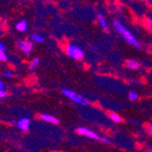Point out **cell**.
<instances>
[{
  "label": "cell",
  "mask_w": 152,
  "mask_h": 152,
  "mask_svg": "<svg viewBox=\"0 0 152 152\" xmlns=\"http://www.w3.org/2000/svg\"><path fill=\"white\" fill-rule=\"evenodd\" d=\"M137 98H139V95H137L136 92H130L129 94V99L130 100H136Z\"/></svg>",
  "instance_id": "5bb4252c"
},
{
  "label": "cell",
  "mask_w": 152,
  "mask_h": 152,
  "mask_svg": "<svg viewBox=\"0 0 152 152\" xmlns=\"http://www.w3.org/2000/svg\"><path fill=\"white\" fill-rule=\"evenodd\" d=\"M61 93L64 96H66V98H68L70 100H72L73 102H75L77 104H79L82 106H88L89 104L88 100L86 98H84L82 95L77 93L76 91H74L72 89L63 88V89H61Z\"/></svg>",
  "instance_id": "7a4b0ae2"
},
{
  "label": "cell",
  "mask_w": 152,
  "mask_h": 152,
  "mask_svg": "<svg viewBox=\"0 0 152 152\" xmlns=\"http://www.w3.org/2000/svg\"><path fill=\"white\" fill-rule=\"evenodd\" d=\"M5 77L6 78H11L12 77H13V73L12 72H10V71H7V72H6L5 73Z\"/></svg>",
  "instance_id": "ac0fdd59"
},
{
  "label": "cell",
  "mask_w": 152,
  "mask_h": 152,
  "mask_svg": "<svg viewBox=\"0 0 152 152\" xmlns=\"http://www.w3.org/2000/svg\"><path fill=\"white\" fill-rule=\"evenodd\" d=\"M77 133H78L79 135H82V136H85V137H90V139H93V140H100L106 144H109L110 143V140L107 139V137H102V136H99V134H96V132H94L93 130L88 129V128H84V127H79L76 129Z\"/></svg>",
  "instance_id": "3957f363"
},
{
  "label": "cell",
  "mask_w": 152,
  "mask_h": 152,
  "mask_svg": "<svg viewBox=\"0 0 152 152\" xmlns=\"http://www.w3.org/2000/svg\"><path fill=\"white\" fill-rule=\"evenodd\" d=\"M18 47L21 49L26 56H29L33 50V43L27 40H20L18 42Z\"/></svg>",
  "instance_id": "5b68a950"
},
{
  "label": "cell",
  "mask_w": 152,
  "mask_h": 152,
  "mask_svg": "<svg viewBox=\"0 0 152 152\" xmlns=\"http://www.w3.org/2000/svg\"><path fill=\"white\" fill-rule=\"evenodd\" d=\"M16 29L19 32H25L27 29V22L26 20H21L16 25Z\"/></svg>",
  "instance_id": "9c48e42d"
},
{
  "label": "cell",
  "mask_w": 152,
  "mask_h": 152,
  "mask_svg": "<svg viewBox=\"0 0 152 152\" xmlns=\"http://www.w3.org/2000/svg\"><path fill=\"white\" fill-rule=\"evenodd\" d=\"M17 125L18 127V129H20L23 131H28L29 128H30V119L27 118H20L18 122Z\"/></svg>",
  "instance_id": "8992f818"
},
{
  "label": "cell",
  "mask_w": 152,
  "mask_h": 152,
  "mask_svg": "<svg viewBox=\"0 0 152 152\" xmlns=\"http://www.w3.org/2000/svg\"><path fill=\"white\" fill-rule=\"evenodd\" d=\"M126 66L130 69H137L140 67V63L135 59H129L126 62Z\"/></svg>",
  "instance_id": "30bf717a"
},
{
  "label": "cell",
  "mask_w": 152,
  "mask_h": 152,
  "mask_svg": "<svg viewBox=\"0 0 152 152\" xmlns=\"http://www.w3.org/2000/svg\"><path fill=\"white\" fill-rule=\"evenodd\" d=\"M114 26H115V28L117 29V31L123 36V37L125 38V40L129 44H130L131 46H133V47H135L137 48H141L140 44L137 42V39L131 34V32L129 30H128L125 27V26H123L118 20L114 21Z\"/></svg>",
  "instance_id": "6da1fadb"
},
{
  "label": "cell",
  "mask_w": 152,
  "mask_h": 152,
  "mask_svg": "<svg viewBox=\"0 0 152 152\" xmlns=\"http://www.w3.org/2000/svg\"><path fill=\"white\" fill-rule=\"evenodd\" d=\"M66 52L70 58L77 59V60L82 59L83 58H84V52H83V50L79 47L73 45V44H69V45L66 46Z\"/></svg>",
  "instance_id": "277c9868"
},
{
  "label": "cell",
  "mask_w": 152,
  "mask_h": 152,
  "mask_svg": "<svg viewBox=\"0 0 152 152\" xmlns=\"http://www.w3.org/2000/svg\"><path fill=\"white\" fill-rule=\"evenodd\" d=\"M108 117H109V118L111 119L113 122H116V123H120V122H122L121 117H120L118 114L115 113V112H110V113L108 114Z\"/></svg>",
  "instance_id": "8fae6325"
},
{
  "label": "cell",
  "mask_w": 152,
  "mask_h": 152,
  "mask_svg": "<svg viewBox=\"0 0 152 152\" xmlns=\"http://www.w3.org/2000/svg\"><path fill=\"white\" fill-rule=\"evenodd\" d=\"M38 63H39V59L37 58H35L33 60H32V62H31V64L28 66V68H29V69H34V68L38 65Z\"/></svg>",
  "instance_id": "4fadbf2b"
},
{
  "label": "cell",
  "mask_w": 152,
  "mask_h": 152,
  "mask_svg": "<svg viewBox=\"0 0 152 152\" xmlns=\"http://www.w3.org/2000/svg\"><path fill=\"white\" fill-rule=\"evenodd\" d=\"M146 129H147L148 132L152 136V124H148V125L146 126Z\"/></svg>",
  "instance_id": "2e32d148"
},
{
  "label": "cell",
  "mask_w": 152,
  "mask_h": 152,
  "mask_svg": "<svg viewBox=\"0 0 152 152\" xmlns=\"http://www.w3.org/2000/svg\"><path fill=\"white\" fill-rule=\"evenodd\" d=\"M39 118L46 121V122H49V123H52V124H58V119L57 118L53 117L52 115H49V114H41L39 116Z\"/></svg>",
  "instance_id": "52a82bcc"
},
{
  "label": "cell",
  "mask_w": 152,
  "mask_h": 152,
  "mask_svg": "<svg viewBox=\"0 0 152 152\" xmlns=\"http://www.w3.org/2000/svg\"><path fill=\"white\" fill-rule=\"evenodd\" d=\"M7 96V92L6 90H0V98L3 99V98H5V96Z\"/></svg>",
  "instance_id": "e0dca14e"
},
{
  "label": "cell",
  "mask_w": 152,
  "mask_h": 152,
  "mask_svg": "<svg viewBox=\"0 0 152 152\" xmlns=\"http://www.w3.org/2000/svg\"><path fill=\"white\" fill-rule=\"evenodd\" d=\"M98 21H99V24L102 29H104V30L107 29V21L102 14H99L98 15Z\"/></svg>",
  "instance_id": "ba28073f"
},
{
  "label": "cell",
  "mask_w": 152,
  "mask_h": 152,
  "mask_svg": "<svg viewBox=\"0 0 152 152\" xmlns=\"http://www.w3.org/2000/svg\"><path fill=\"white\" fill-rule=\"evenodd\" d=\"M92 48H93L94 50H96V48H98V47H96V45H94V46H92Z\"/></svg>",
  "instance_id": "7402d4cb"
},
{
  "label": "cell",
  "mask_w": 152,
  "mask_h": 152,
  "mask_svg": "<svg viewBox=\"0 0 152 152\" xmlns=\"http://www.w3.org/2000/svg\"><path fill=\"white\" fill-rule=\"evenodd\" d=\"M147 25H148L149 27H151V26H152V20H151V19H147Z\"/></svg>",
  "instance_id": "ffe728a7"
},
{
  "label": "cell",
  "mask_w": 152,
  "mask_h": 152,
  "mask_svg": "<svg viewBox=\"0 0 152 152\" xmlns=\"http://www.w3.org/2000/svg\"><path fill=\"white\" fill-rule=\"evenodd\" d=\"M5 50H6V46L4 45L3 42H1V43H0V51L5 52Z\"/></svg>",
  "instance_id": "d6986e66"
},
{
  "label": "cell",
  "mask_w": 152,
  "mask_h": 152,
  "mask_svg": "<svg viewBox=\"0 0 152 152\" xmlns=\"http://www.w3.org/2000/svg\"><path fill=\"white\" fill-rule=\"evenodd\" d=\"M145 152H152V149H148V150H147V151H145Z\"/></svg>",
  "instance_id": "603a6c76"
},
{
  "label": "cell",
  "mask_w": 152,
  "mask_h": 152,
  "mask_svg": "<svg viewBox=\"0 0 152 152\" xmlns=\"http://www.w3.org/2000/svg\"><path fill=\"white\" fill-rule=\"evenodd\" d=\"M0 60L2 62H6L7 60V54L3 51H0Z\"/></svg>",
  "instance_id": "9a60e30c"
},
{
  "label": "cell",
  "mask_w": 152,
  "mask_h": 152,
  "mask_svg": "<svg viewBox=\"0 0 152 152\" xmlns=\"http://www.w3.org/2000/svg\"><path fill=\"white\" fill-rule=\"evenodd\" d=\"M4 87H5V84L4 82H0V90H4Z\"/></svg>",
  "instance_id": "44dd1931"
},
{
  "label": "cell",
  "mask_w": 152,
  "mask_h": 152,
  "mask_svg": "<svg viewBox=\"0 0 152 152\" xmlns=\"http://www.w3.org/2000/svg\"><path fill=\"white\" fill-rule=\"evenodd\" d=\"M31 39L36 43H43L44 42V38L41 36L37 35V34H33L31 36Z\"/></svg>",
  "instance_id": "7c38bea8"
}]
</instances>
